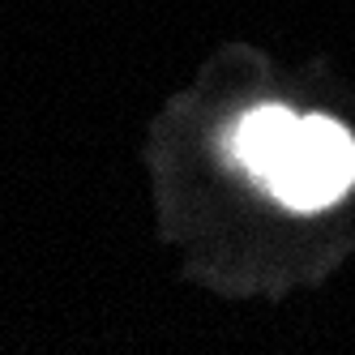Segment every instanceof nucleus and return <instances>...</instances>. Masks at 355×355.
Returning <instances> with one entry per match:
<instances>
[{
    "label": "nucleus",
    "instance_id": "1",
    "mask_svg": "<svg viewBox=\"0 0 355 355\" xmlns=\"http://www.w3.org/2000/svg\"><path fill=\"white\" fill-rule=\"evenodd\" d=\"M232 159L291 210H325L355 184V141L343 124L274 103L236 120Z\"/></svg>",
    "mask_w": 355,
    "mask_h": 355
}]
</instances>
